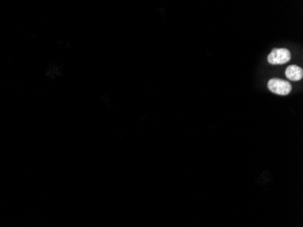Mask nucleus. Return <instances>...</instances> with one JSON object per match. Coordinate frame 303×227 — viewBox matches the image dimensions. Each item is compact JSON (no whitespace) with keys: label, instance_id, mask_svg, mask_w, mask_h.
I'll list each match as a JSON object with an SVG mask.
<instances>
[{"label":"nucleus","instance_id":"1","mask_svg":"<svg viewBox=\"0 0 303 227\" xmlns=\"http://www.w3.org/2000/svg\"><path fill=\"white\" fill-rule=\"evenodd\" d=\"M268 88L271 90L272 93L280 95V96H287L291 91V85L288 81L282 80L279 78H272L268 82Z\"/></svg>","mask_w":303,"mask_h":227},{"label":"nucleus","instance_id":"2","mask_svg":"<svg viewBox=\"0 0 303 227\" xmlns=\"http://www.w3.org/2000/svg\"><path fill=\"white\" fill-rule=\"evenodd\" d=\"M291 58L290 52L286 49H275L268 56V62L272 65H282L289 62Z\"/></svg>","mask_w":303,"mask_h":227},{"label":"nucleus","instance_id":"3","mask_svg":"<svg viewBox=\"0 0 303 227\" xmlns=\"http://www.w3.org/2000/svg\"><path fill=\"white\" fill-rule=\"evenodd\" d=\"M285 76L289 80L299 81L303 76L302 68L297 66H290L286 69Z\"/></svg>","mask_w":303,"mask_h":227}]
</instances>
